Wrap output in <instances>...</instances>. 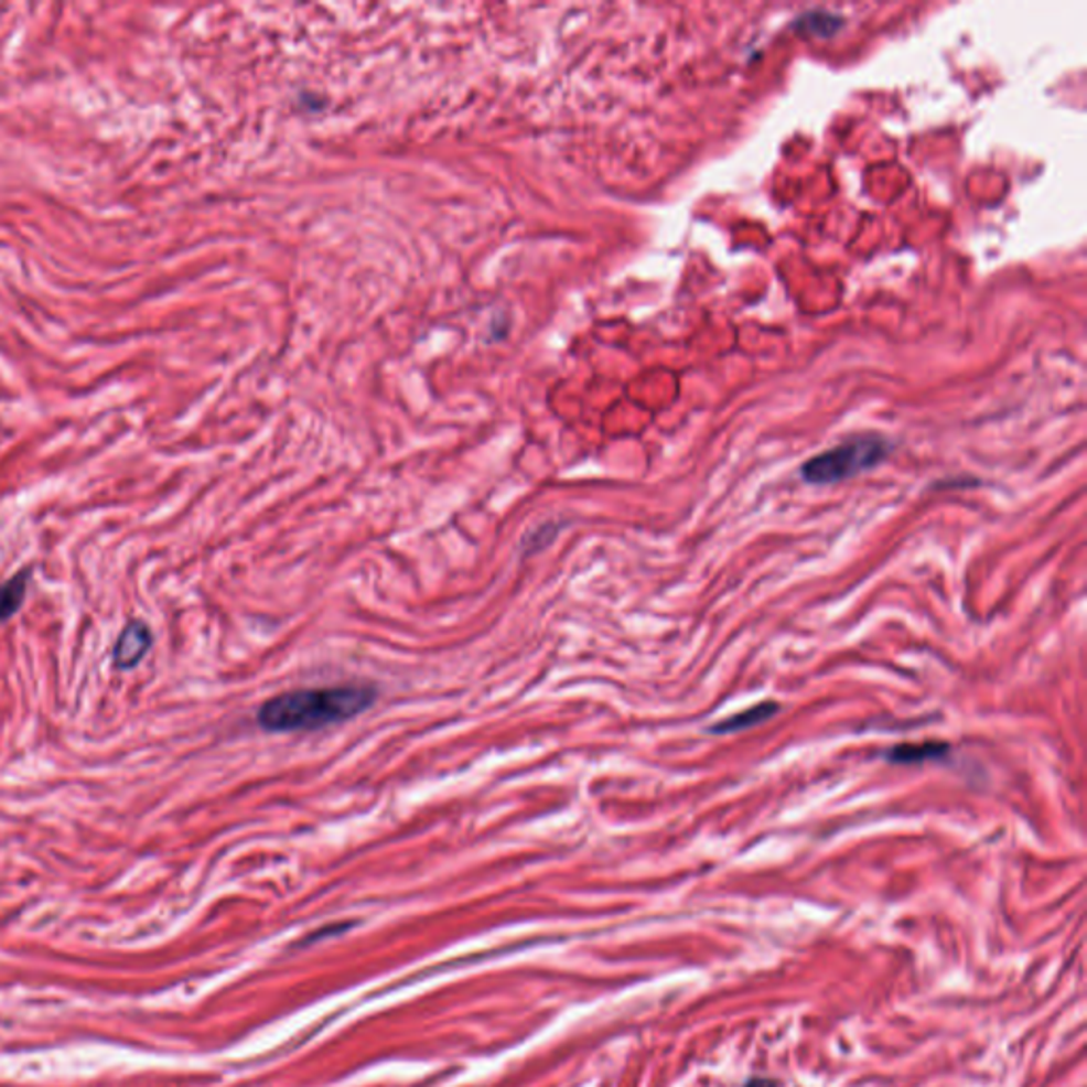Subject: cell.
<instances>
[{"label":"cell","mask_w":1087,"mask_h":1087,"mask_svg":"<svg viewBox=\"0 0 1087 1087\" xmlns=\"http://www.w3.org/2000/svg\"><path fill=\"white\" fill-rule=\"evenodd\" d=\"M376 699L378 690L370 685L289 690L259 708L258 722L270 733L316 731L364 714Z\"/></svg>","instance_id":"obj_1"},{"label":"cell","mask_w":1087,"mask_h":1087,"mask_svg":"<svg viewBox=\"0 0 1087 1087\" xmlns=\"http://www.w3.org/2000/svg\"><path fill=\"white\" fill-rule=\"evenodd\" d=\"M890 453V444L880 435H859L835 449L809 459L801 476L809 485H837L880 465Z\"/></svg>","instance_id":"obj_2"},{"label":"cell","mask_w":1087,"mask_h":1087,"mask_svg":"<svg viewBox=\"0 0 1087 1087\" xmlns=\"http://www.w3.org/2000/svg\"><path fill=\"white\" fill-rule=\"evenodd\" d=\"M153 644L151 629L141 621H130L119 633L114 646V665L121 671L134 669Z\"/></svg>","instance_id":"obj_3"},{"label":"cell","mask_w":1087,"mask_h":1087,"mask_svg":"<svg viewBox=\"0 0 1087 1087\" xmlns=\"http://www.w3.org/2000/svg\"><path fill=\"white\" fill-rule=\"evenodd\" d=\"M777 712H779V703H775V701H763V703H756L754 708L744 710V712H740V714L720 720L715 727L710 729V733H715V735L740 733V731L752 729V727H758V724H763V722L772 720L773 715L777 714Z\"/></svg>","instance_id":"obj_4"},{"label":"cell","mask_w":1087,"mask_h":1087,"mask_svg":"<svg viewBox=\"0 0 1087 1087\" xmlns=\"http://www.w3.org/2000/svg\"><path fill=\"white\" fill-rule=\"evenodd\" d=\"M949 745L944 742H922V744H898L886 752V761L894 765H922L928 761H939L947 756Z\"/></svg>","instance_id":"obj_5"},{"label":"cell","mask_w":1087,"mask_h":1087,"mask_svg":"<svg viewBox=\"0 0 1087 1087\" xmlns=\"http://www.w3.org/2000/svg\"><path fill=\"white\" fill-rule=\"evenodd\" d=\"M30 575H32L30 570H24V572L15 573L9 580L0 582V621H9L22 607L24 598H26V589H29Z\"/></svg>","instance_id":"obj_6"},{"label":"cell","mask_w":1087,"mask_h":1087,"mask_svg":"<svg viewBox=\"0 0 1087 1087\" xmlns=\"http://www.w3.org/2000/svg\"><path fill=\"white\" fill-rule=\"evenodd\" d=\"M797 26H799L803 32H807V34L830 36V34H835L837 30L843 26V22H841L837 15H830V13L816 11V13H807V15H801V20L797 22Z\"/></svg>","instance_id":"obj_7"},{"label":"cell","mask_w":1087,"mask_h":1087,"mask_svg":"<svg viewBox=\"0 0 1087 1087\" xmlns=\"http://www.w3.org/2000/svg\"><path fill=\"white\" fill-rule=\"evenodd\" d=\"M744 1087H779L777 1081L773 1079H767V1077H752L745 1081Z\"/></svg>","instance_id":"obj_8"}]
</instances>
